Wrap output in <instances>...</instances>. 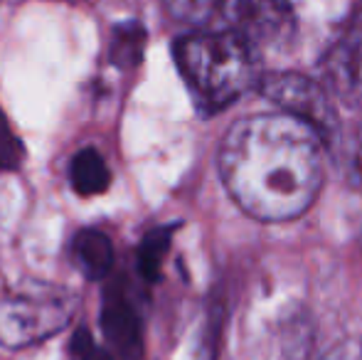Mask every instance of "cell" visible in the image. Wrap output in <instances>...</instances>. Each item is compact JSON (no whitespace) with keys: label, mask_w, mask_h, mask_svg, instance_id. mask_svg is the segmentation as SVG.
<instances>
[{"label":"cell","mask_w":362,"mask_h":360,"mask_svg":"<svg viewBox=\"0 0 362 360\" xmlns=\"http://www.w3.org/2000/svg\"><path fill=\"white\" fill-rule=\"evenodd\" d=\"M146 47V28L139 20H126V23L116 25L114 35H111V62L119 69H134L144 59Z\"/></svg>","instance_id":"cell-10"},{"label":"cell","mask_w":362,"mask_h":360,"mask_svg":"<svg viewBox=\"0 0 362 360\" xmlns=\"http://www.w3.org/2000/svg\"><path fill=\"white\" fill-rule=\"evenodd\" d=\"M320 84L345 106L362 109V25H355L328 50Z\"/></svg>","instance_id":"cell-6"},{"label":"cell","mask_w":362,"mask_h":360,"mask_svg":"<svg viewBox=\"0 0 362 360\" xmlns=\"http://www.w3.org/2000/svg\"><path fill=\"white\" fill-rule=\"evenodd\" d=\"M101 331L109 343L106 348L116 360L141 358V318L124 294H106L104 308H101Z\"/></svg>","instance_id":"cell-7"},{"label":"cell","mask_w":362,"mask_h":360,"mask_svg":"<svg viewBox=\"0 0 362 360\" xmlns=\"http://www.w3.org/2000/svg\"><path fill=\"white\" fill-rule=\"evenodd\" d=\"M69 358L72 360H116L111 351L94 338L89 328H76L72 341H69Z\"/></svg>","instance_id":"cell-13"},{"label":"cell","mask_w":362,"mask_h":360,"mask_svg":"<svg viewBox=\"0 0 362 360\" xmlns=\"http://www.w3.org/2000/svg\"><path fill=\"white\" fill-rule=\"evenodd\" d=\"M72 255L81 274L91 281H101L114 269V245H111L109 235L96 230V227H86V230L76 232Z\"/></svg>","instance_id":"cell-8"},{"label":"cell","mask_w":362,"mask_h":360,"mask_svg":"<svg viewBox=\"0 0 362 360\" xmlns=\"http://www.w3.org/2000/svg\"><path fill=\"white\" fill-rule=\"evenodd\" d=\"M173 230L175 225H165V227H156L144 237L139 247V274L146 281H158L160 277V267L163 260L168 255V247L173 240Z\"/></svg>","instance_id":"cell-11"},{"label":"cell","mask_w":362,"mask_h":360,"mask_svg":"<svg viewBox=\"0 0 362 360\" xmlns=\"http://www.w3.org/2000/svg\"><path fill=\"white\" fill-rule=\"evenodd\" d=\"M323 141L291 116L234 121L219 146V175L247 215L284 222L303 215L323 185Z\"/></svg>","instance_id":"cell-1"},{"label":"cell","mask_w":362,"mask_h":360,"mask_svg":"<svg viewBox=\"0 0 362 360\" xmlns=\"http://www.w3.org/2000/svg\"><path fill=\"white\" fill-rule=\"evenodd\" d=\"M229 30L252 47H276L293 35L291 0H217Z\"/></svg>","instance_id":"cell-5"},{"label":"cell","mask_w":362,"mask_h":360,"mask_svg":"<svg viewBox=\"0 0 362 360\" xmlns=\"http://www.w3.org/2000/svg\"><path fill=\"white\" fill-rule=\"evenodd\" d=\"M173 54L205 114L227 109L262 79L259 50L232 30L185 35L175 42Z\"/></svg>","instance_id":"cell-2"},{"label":"cell","mask_w":362,"mask_h":360,"mask_svg":"<svg viewBox=\"0 0 362 360\" xmlns=\"http://www.w3.org/2000/svg\"><path fill=\"white\" fill-rule=\"evenodd\" d=\"M360 358H362V353H360Z\"/></svg>","instance_id":"cell-15"},{"label":"cell","mask_w":362,"mask_h":360,"mask_svg":"<svg viewBox=\"0 0 362 360\" xmlns=\"http://www.w3.org/2000/svg\"><path fill=\"white\" fill-rule=\"evenodd\" d=\"M69 185L79 197L106 192V187L111 185V170L104 156L91 146L76 151L72 163H69Z\"/></svg>","instance_id":"cell-9"},{"label":"cell","mask_w":362,"mask_h":360,"mask_svg":"<svg viewBox=\"0 0 362 360\" xmlns=\"http://www.w3.org/2000/svg\"><path fill=\"white\" fill-rule=\"evenodd\" d=\"M259 91L264 99L281 109L298 124L308 126L323 146H330L340 134V119L335 101L320 82L296 72H274L259 79Z\"/></svg>","instance_id":"cell-4"},{"label":"cell","mask_w":362,"mask_h":360,"mask_svg":"<svg viewBox=\"0 0 362 360\" xmlns=\"http://www.w3.org/2000/svg\"><path fill=\"white\" fill-rule=\"evenodd\" d=\"M25 158V146L10 126L5 111L0 109V170H18Z\"/></svg>","instance_id":"cell-12"},{"label":"cell","mask_w":362,"mask_h":360,"mask_svg":"<svg viewBox=\"0 0 362 360\" xmlns=\"http://www.w3.org/2000/svg\"><path fill=\"white\" fill-rule=\"evenodd\" d=\"M79 298L49 281H23L0 298V346H37L72 323Z\"/></svg>","instance_id":"cell-3"},{"label":"cell","mask_w":362,"mask_h":360,"mask_svg":"<svg viewBox=\"0 0 362 360\" xmlns=\"http://www.w3.org/2000/svg\"><path fill=\"white\" fill-rule=\"evenodd\" d=\"M323 360H362L358 353H353L350 348H335L330 356H325Z\"/></svg>","instance_id":"cell-14"}]
</instances>
